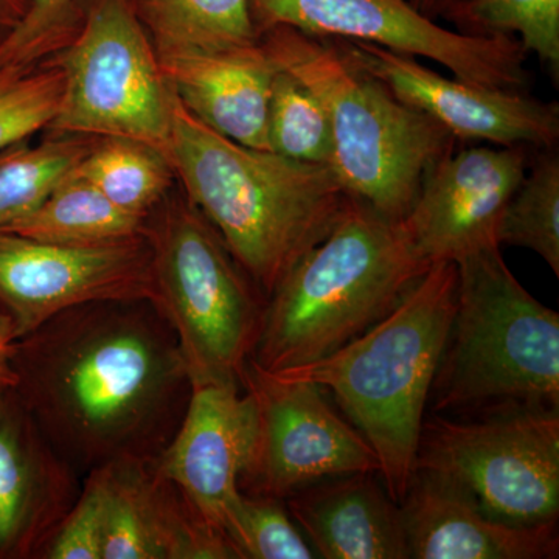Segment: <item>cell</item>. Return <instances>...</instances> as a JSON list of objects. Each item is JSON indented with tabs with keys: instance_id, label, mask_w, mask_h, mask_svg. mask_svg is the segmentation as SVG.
Masks as SVG:
<instances>
[{
	"instance_id": "obj_1",
	"label": "cell",
	"mask_w": 559,
	"mask_h": 559,
	"mask_svg": "<svg viewBox=\"0 0 559 559\" xmlns=\"http://www.w3.org/2000/svg\"><path fill=\"white\" fill-rule=\"evenodd\" d=\"M17 399L69 465L86 476L120 459H156L191 396L170 323L151 300H100L20 337Z\"/></svg>"
},
{
	"instance_id": "obj_2",
	"label": "cell",
	"mask_w": 559,
	"mask_h": 559,
	"mask_svg": "<svg viewBox=\"0 0 559 559\" xmlns=\"http://www.w3.org/2000/svg\"><path fill=\"white\" fill-rule=\"evenodd\" d=\"M167 159L187 200L215 227L266 300L330 234L352 200L330 167L224 138L176 95Z\"/></svg>"
},
{
	"instance_id": "obj_3",
	"label": "cell",
	"mask_w": 559,
	"mask_h": 559,
	"mask_svg": "<svg viewBox=\"0 0 559 559\" xmlns=\"http://www.w3.org/2000/svg\"><path fill=\"white\" fill-rule=\"evenodd\" d=\"M430 264L404 221L352 198L267 297L249 359L274 373L333 355L388 318Z\"/></svg>"
},
{
	"instance_id": "obj_4",
	"label": "cell",
	"mask_w": 559,
	"mask_h": 559,
	"mask_svg": "<svg viewBox=\"0 0 559 559\" xmlns=\"http://www.w3.org/2000/svg\"><path fill=\"white\" fill-rule=\"evenodd\" d=\"M457 288V264L436 261L395 310L366 333L326 358L274 371L285 380L308 381L333 392L380 460L382 484L396 503L414 473Z\"/></svg>"
},
{
	"instance_id": "obj_5",
	"label": "cell",
	"mask_w": 559,
	"mask_h": 559,
	"mask_svg": "<svg viewBox=\"0 0 559 559\" xmlns=\"http://www.w3.org/2000/svg\"><path fill=\"white\" fill-rule=\"evenodd\" d=\"M259 40L272 62L325 108L330 168L345 193L390 219L406 218L426 173L457 140L359 68L340 39L277 25Z\"/></svg>"
},
{
	"instance_id": "obj_6",
	"label": "cell",
	"mask_w": 559,
	"mask_h": 559,
	"mask_svg": "<svg viewBox=\"0 0 559 559\" xmlns=\"http://www.w3.org/2000/svg\"><path fill=\"white\" fill-rule=\"evenodd\" d=\"M455 264L457 304L430 389V412L477 418L559 411L558 312L518 282L500 248Z\"/></svg>"
},
{
	"instance_id": "obj_7",
	"label": "cell",
	"mask_w": 559,
	"mask_h": 559,
	"mask_svg": "<svg viewBox=\"0 0 559 559\" xmlns=\"http://www.w3.org/2000/svg\"><path fill=\"white\" fill-rule=\"evenodd\" d=\"M156 300L170 323L191 385H241L263 319V294L189 200L146 221Z\"/></svg>"
},
{
	"instance_id": "obj_8",
	"label": "cell",
	"mask_w": 559,
	"mask_h": 559,
	"mask_svg": "<svg viewBox=\"0 0 559 559\" xmlns=\"http://www.w3.org/2000/svg\"><path fill=\"white\" fill-rule=\"evenodd\" d=\"M58 66V134L138 140L167 157L175 94L131 0H94Z\"/></svg>"
},
{
	"instance_id": "obj_9",
	"label": "cell",
	"mask_w": 559,
	"mask_h": 559,
	"mask_svg": "<svg viewBox=\"0 0 559 559\" xmlns=\"http://www.w3.org/2000/svg\"><path fill=\"white\" fill-rule=\"evenodd\" d=\"M447 474L503 524L558 521L559 411L518 409L423 421L414 469Z\"/></svg>"
},
{
	"instance_id": "obj_10",
	"label": "cell",
	"mask_w": 559,
	"mask_h": 559,
	"mask_svg": "<svg viewBox=\"0 0 559 559\" xmlns=\"http://www.w3.org/2000/svg\"><path fill=\"white\" fill-rule=\"evenodd\" d=\"M249 9L259 36L286 25L421 57L479 86L525 91L528 84L527 51L516 36H474L441 27L409 0H249Z\"/></svg>"
},
{
	"instance_id": "obj_11",
	"label": "cell",
	"mask_w": 559,
	"mask_h": 559,
	"mask_svg": "<svg viewBox=\"0 0 559 559\" xmlns=\"http://www.w3.org/2000/svg\"><path fill=\"white\" fill-rule=\"evenodd\" d=\"M241 388L255 406L257 428L240 491L285 500L330 477L380 474L369 441L331 409L319 385L285 380L249 359Z\"/></svg>"
},
{
	"instance_id": "obj_12",
	"label": "cell",
	"mask_w": 559,
	"mask_h": 559,
	"mask_svg": "<svg viewBox=\"0 0 559 559\" xmlns=\"http://www.w3.org/2000/svg\"><path fill=\"white\" fill-rule=\"evenodd\" d=\"M100 300H156L146 234L69 246L0 229V310L13 322L17 340L69 308Z\"/></svg>"
},
{
	"instance_id": "obj_13",
	"label": "cell",
	"mask_w": 559,
	"mask_h": 559,
	"mask_svg": "<svg viewBox=\"0 0 559 559\" xmlns=\"http://www.w3.org/2000/svg\"><path fill=\"white\" fill-rule=\"evenodd\" d=\"M340 40L359 68L380 80L401 102L439 123L455 140L538 150L557 145V103L540 102L525 91L479 86L455 76L447 79L409 55L359 40Z\"/></svg>"
},
{
	"instance_id": "obj_14",
	"label": "cell",
	"mask_w": 559,
	"mask_h": 559,
	"mask_svg": "<svg viewBox=\"0 0 559 559\" xmlns=\"http://www.w3.org/2000/svg\"><path fill=\"white\" fill-rule=\"evenodd\" d=\"M528 146L452 150L426 173L404 226L430 263L500 248L503 209L524 179Z\"/></svg>"
},
{
	"instance_id": "obj_15",
	"label": "cell",
	"mask_w": 559,
	"mask_h": 559,
	"mask_svg": "<svg viewBox=\"0 0 559 559\" xmlns=\"http://www.w3.org/2000/svg\"><path fill=\"white\" fill-rule=\"evenodd\" d=\"M86 476L102 498V559H235L156 459H120Z\"/></svg>"
},
{
	"instance_id": "obj_16",
	"label": "cell",
	"mask_w": 559,
	"mask_h": 559,
	"mask_svg": "<svg viewBox=\"0 0 559 559\" xmlns=\"http://www.w3.org/2000/svg\"><path fill=\"white\" fill-rule=\"evenodd\" d=\"M83 476L51 447L16 392L0 396V557L43 558Z\"/></svg>"
},
{
	"instance_id": "obj_17",
	"label": "cell",
	"mask_w": 559,
	"mask_h": 559,
	"mask_svg": "<svg viewBox=\"0 0 559 559\" xmlns=\"http://www.w3.org/2000/svg\"><path fill=\"white\" fill-rule=\"evenodd\" d=\"M255 406L241 385H193L189 406L157 466L223 533L255 440Z\"/></svg>"
},
{
	"instance_id": "obj_18",
	"label": "cell",
	"mask_w": 559,
	"mask_h": 559,
	"mask_svg": "<svg viewBox=\"0 0 559 559\" xmlns=\"http://www.w3.org/2000/svg\"><path fill=\"white\" fill-rule=\"evenodd\" d=\"M407 559H554L558 521L518 527L489 518L468 489L415 468L400 502Z\"/></svg>"
},
{
	"instance_id": "obj_19",
	"label": "cell",
	"mask_w": 559,
	"mask_h": 559,
	"mask_svg": "<svg viewBox=\"0 0 559 559\" xmlns=\"http://www.w3.org/2000/svg\"><path fill=\"white\" fill-rule=\"evenodd\" d=\"M159 62L173 94L198 120L248 148L271 151L267 110L277 66L260 40Z\"/></svg>"
},
{
	"instance_id": "obj_20",
	"label": "cell",
	"mask_w": 559,
	"mask_h": 559,
	"mask_svg": "<svg viewBox=\"0 0 559 559\" xmlns=\"http://www.w3.org/2000/svg\"><path fill=\"white\" fill-rule=\"evenodd\" d=\"M285 506L318 558L407 559L400 503L378 473L316 481Z\"/></svg>"
},
{
	"instance_id": "obj_21",
	"label": "cell",
	"mask_w": 559,
	"mask_h": 559,
	"mask_svg": "<svg viewBox=\"0 0 559 559\" xmlns=\"http://www.w3.org/2000/svg\"><path fill=\"white\" fill-rule=\"evenodd\" d=\"M73 168L39 205L3 230L69 246L108 245L146 234L148 218L117 207Z\"/></svg>"
},
{
	"instance_id": "obj_22",
	"label": "cell",
	"mask_w": 559,
	"mask_h": 559,
	"mask_svg": "<svg viewBox=\"0 0 559 559\" xmlns=\"http://www.w3.org/2000/svg\"><path fill=\"white\" fill-rule=\"evenodd\" d=\"M157 57L202 53L259 40L249 0H131Z\"/></svg>"
},
{
	"instance_id": "obj_23",
	"label": "cell",
	"mask_w": 559,
	"mask_h": 559,
	"mask_svg": "<svg viewBox=\"0 0 559 559\" xmlns=\"http://www.w3.org/2000/svg\"><path fill=\"white\" fill-rule=\"evenodd\" d=\"M73 171L102 191L117 207L148 218L171 187L170 162L138 140L102 138Z\"/></svg>"
},
{
	"instance_id": "obj_24",
	"label": "cell",
	"mask_w": 559,
	"mask_h": 559,
	"mask_svg": "<svg viewBox=\"0 0 559 559\" xmlns=\"http://www.w3.org/2000/svg\"><path fill=\"white\" fill-rule=\"evenodd\" d=\"M61 134L39 145L0 150V229L27 215L92 148L94 140Z\"/></svg>"
},
{
	"instance_id": "obj_25",
	"label": "cell",
	"mask_w": 559,
	"mask_h": 559,
	"mask_svg": "<svg viewBox=\"0 0 559 559\" xmlns=\"http://www.w3.org/2000/svg\"><path fill=\"white\" fill-rule=\"evenodd\" d=\"M528 164L524 179L503 209L499 246H518L538 253L559 277V159L546 150Z\"/></svg>"
},
{
	"instance_id": "obj_26",
	"label": "cell",
	"mask_w": 559,
	"mask_h": 559,
	"mask_svg": "<svg viewBox=\"0 0 559 559\" xmlns=\"http://www.w3.org/2000/svg\"><path fill=\"white\" fill-rule=\"evenodd\" d=\"M443 20L465 35H518L558 75L559 0H463Z\"/></svg>"
},
{
	"instance_id": "obj_27",
	"label": "cell",
	"mask_w": 559,
	"mask_h": 559,
	"mask_svg": "<svg viewBox=\"0 0 559 559\" xmlns=\"http://www.w3.org/2000/svg\"><path fill=\"white\" fill-rule=\"evenodd\" d=\"M267 140L271 151L286 159L330 167L333 142L325 108L304 83L278 68L272 80Z\"/></svg>"
},
{
	"instance_id": "obj_28",
	"label": "cell",
	"mask_w": 559,
	"mask_h": 559,
	"mask_svg": "<svg viewBox=\"0 0 559 559\" xmlns=\"http://www.w3.org/2000/svg\"><path fill=\"white\" fill-rule=\"evenodd\" d=\"M221 530L235 559L318 558L290 518L285 500L240 491Z\"/></svg>"
},
{
	"instance_id": "obj_29",
	"label": "cell",
	"mask_w": 559,
	"mask_h": 559,
	"mask_svg": "<svg viewBox=\"0 0 559 559\" xmlns=\"http://www.w3.org/2000/svg\"><path fill=\"white\" fill-rule=\"evenodd\" d=\"M61 94L60 66L0 68V150L25 142L50 127L60 108Z\"/></svg>"
},
{
	"instance_id": "obj_30",
	"label": "cell",
	"mask_w": 559,
	"mask_h": 559,
	"mask_svg": "<svg viewBox=\"0 0 559 559\" xmlns=\"http://www.w3.org/2000/svg\"><path fill=\"white\" fill-rule=\"evenodd\" d=\"M73 0H25L20 21L0 38V68L36 64L73 33Z\"/></svg>"
},
{
	"instance_id": "obj_31",
	"label": "cell",
	"mask_w": 559,
	"mask_h": 559,
	"mask_svg": "<svg viewBox=\"0 0 559 559\" xmlns=\"http://www.w3.org/2000/svg\"><path fill=\"white\" fill-rule=\"evenodd\" d=\"M102 498L91 476L83 477L79 499L61 522L44 559H102Z\"/></svg>"
},
{
	"instance_id": "obj_32",
	"label": "cell",
	"mask_w": 559,
	"mask_h": 559,
	"mask_svg": "<svg viewBox=\"0 0 559 559\" xmlns=\"http://www.w3.org/2000/svg\"><path fill=\"white\" fill-rule=\"evenodd\" d=\"M17 334L9 316L0 310V396L14 390L17 373L14 369V352H16Z\"/></svg>"
},
{
	"instance_id": "obj_33",
	"label": "cell",
	"mask_w": 559,
	"mask_h": 559,
	"mask_svg": "<svg viewBox=\"0 0 559 559\" xmlns=\"http://www.w3.org/2000/svg\"><path fill=\"white\" fill-rule=\"evenodd\" d=\"M25 10V0H0V32L2 36L14 27Z\"/></svg>"
},
{
	"instance_id": "obj_34",
	"label": "cell",
	"mask_w": 559,
	"mask_h": 559,
	"mask_svg": "<svg viewBox=\"0 0 559 559\" xmlns=\"http://www.w3.org/2000/svg\"><path fill=\"white\" fill-rule=\"evenodd\" d=\"M409 2L419 13L425 14V16L430 17V20L437 21L443 20L444 14H447L452 7L463 2V0H409Z\"/></svg>"
}]
</instances>
